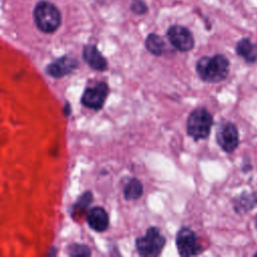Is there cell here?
<instances>
[{
    "label": "cell",
    "instance_id": "1",
    "mask_svg": "<svg viewBox=\"0 0 257 257\" xmlns=\"http://www.w3.org/2000/svg\"><path fill=\"white\" fill-rule=\"evenodd\" d=\"M229 70V60L223 54L203 56L196 63V71L199 77L205 82H221L228 76Z\"/></svg>",
    "mask_w": 257,
    "mask_h": 257
},
{
    "label": "cell",
    "instance_id": "2",
    "mask_svg": "<svg viewBox=\"0 0 257 257\" xmlns=\"http://www.w3.org/2000/svg\"><path fill=\"white\" fill-rule=\"evenodd\" d=\"M213 125V115L205 107H198L191 111L187 118V134L195 141L209 137Z\"/></svg>",
    "mask_w": 257,
    "mask_h": 257
},
{
    "label": "cell",
    "instance_id": "3",
    "mask_svg": "<svg viewBox=\"0 0 257 257\" xmlns=\"http://www.w3.org/2000/svg\"><path fill=\"white\" fill-rule=\"evenodd\" d=\"M33 17L37 28L44 33L54 32L61 22L59 10L47 1H41L35 6Z\"/></svg>",
    "mask_w": 257,
    "mask_h": 257
},
{
    "label": "cell",
    "instance_id": "4",
    "mask_svg": "<svg viewBox=\"0 0 257 257\" xmlns=\"http://www.w3.org/2000/svg\"><path fill=\"white\" fill-rule=\"evenodd\" d=\"M135 245L141 256L156 257L162 253L166 245V238L158 227H150L144 236L136 239Z\"/></svg>",
    "mask_w": 257,
    "mask_h": 257
},
{
    "label": "cell",
    "instance_id": "5",
    "mask_svg": "<svg viewBox=\"0 0 257 257\" xmlns=\"http://www.w3.org/2000/svg\"><path fill=\"white\" fill-rule=\"evenodd\" d=\"M176 246L181 256H195L203 251V247L198 241L196 233L188 228H181L176 236Z\"/></svg>",
    "mask_w": 257,
    "mask_h": 257
},
{
    "label": "cell",
    "instance_id": "6",
    "mask_svg": "<svg viewBox=\"0 0 257 257\" xmlns=\"http://www.w3.org/2000/svg\"><path fill=\"white\" fill-rule=\"evenodd\" d=\"M108 91L109 89L106 82L97 81L93 86H88L84 89L80 102L87 108L99 110L106 100Z\"/></svg>",
    "mask_w": 257,
    "mask_h": 257
},
{
    "label": "cell",
    "instance_id": "7",
    "mask_svg": "<svg viewBox=\"0 0 257 257\" xmlns=\"http://www.w3.org/2000/svg\"><path fill=\"white\" fill-rule=\"evenodd\" d=\"M216 141L224 152L233 153L239 145V133L237 126L231 121H223L217 130Z\"/></svg>",
    "mask_w": 257,
    "mask_h": 257
},
{
    "label": "cell",
    "instance_id": "8",
    "mask_svg": "<svg viewBox=\"0 0 257 257\" xmlns=\"http://www.w3.org/2000/svg\"><path fill=\"white\" fill-rule=\"evenodd\" d=\"M171 44L179 51L187 52L193 49L195 40L191 31L182 25H173L167 31Z\"/></svg>",
    "mask_w": 257,
    "mask_h": 257
},
{
    "label": "cell",
    "instance_id": "9",
    "mask_svg": "<svg viewBox=\"0 0 257 257\" xmlns=\"http://www.w3.org/2000/svg\"><path fill=\"white\" fill-rule=\"evenodd\" d=\"M77 67L78 61L76 58L68 55H63L50 62L46 66L45 72L53 78H60L67 74H70Z\"/></svg>",
    "mask_w": 257,
    "mask_h": 257
},
{
    "label": "cell",
    "instance_id": "10",
    "mask_svg": "<svg viewBox=\"0 0 257 257\" xmlns=\"http://www.w3.org/2000/svg\"><path fill=\"white\" fill-rule=\"evenodd\" d=\"M86 222L90 229L100 233L107 230L109 225V217L104 208L96 206L87 211Z\"/></svg>",
    "mask_w": 257,
    "mask_h": 257
},
{
    "label": "cell",
    "instance_id": "11",
    "mask_svg": "<svg viewBox=\"0 0 257 257\" xmlns=\"http://www.w3.org/2000/svg\"><path fill=\"white\" fill-rule=\"evenodd\" d=\"M82 57L86 64L97 71H105L107 69V61L97 47L93 44H87L83 47Z\"/></svg>",
    "mask_w": 257,
    "mask_h": 257
},
{
    "label": "cell",
    "instance_id": "12",
    "mask_svg": "<svg viewBox=\"0 0 257 257\" xmlns=\"http://www.w3.org/2000/svg\"><path fill=\"white\" fill-rule=\"evenodd\" d=\"M257 206V195L255 193L243 192L233 200L234 211L240 215L250 212Z\"/></svg>",
    "mask_w": 257,
    "mask_h": 257
},
{
    "label": "cell",
    "instance_id": "13",
    "mask_svg": "<svg viewBox=\"0 0 257 257\" xmlns=\"http://www.w3.org/2000/svg\"><path fill=\"white\" fill-rule=\"evenodd\" d=\"M236 53L248 63L257 62V44L249 38H242L237 42Z\"/></svg>",
    "mask_w": 257,
    "mask_h": 257
},
{
    "label": "cell",
    "instance_id": "14",
    "mask_svg": "<svg viewBox=\"0 0 257 257\" xmlns=\"http://www.w3.org/2000/svg\"><path fill=\"white\" fill-rule=\"evenodd\" d=\"M92 200H93V196L90 191H85L81 196H79L76 202L72 206L71 218L75 221L77 220V218H81L83 213L87 211Z\"/></svg>",
    "mask_w": 257,
    "mask_h": 257
},
{
    "label": "cell",
    "instance_id": "15",
    "mask_svg": "<svg viewBox=\"0 0 257 257\" xmlns=\"http://www.w3.org/2000/svg\"><path fill=\"white\" fill-rule=\"evenodd\" d=\"M144 194L142 182L137 178H131L123 187V197L126 201L140 199Z\"/></svg>",
    "mask_w": 257,
    "mask_h": 257
},
{
    "label": "cell",
    "instance_id": "16",
    "mask_svg": "<svg viewBox=\"0 0 257 257\" xmlns=\"http://www.w3.org/2000/svg\"><path fill=\"white\" fill-rule=\"evenodd\" d=\"M145 45L148 51L156 56H161L166 50L165 41L156 33H151L148 35L145 41Z\"/></svg>",
    "mask_w": 257,
    "mask_h": 257
},
{
    "label": "cell",
    "instance_id": "17",
    "mask_svg": "<svg viewBox=\"0 0 257 257\" xmlns=\"http://www.w3.org/2000/svg\"><path fill=\"white\" fill-rule=\"evenodd\" d=\"M67 254L72 257L79 256H90L91 250L90 248L82 243H72L67 248Z\"/></svg>",
    "mask_w": 257,
    "mask_h": 257
},
{
    "label": "cell",
    "instance_id": "18",
    "mask_svg": "<svg viewBox=\"0 0 257 257\" xmlns=\"http://www.w3.org/2000/svg\"><path fill=\"white\" fill-rule=\"evenodd\" d=\"M132 10L137 14H143L147 11V7L143 1L134 0L133 4H132Z\"/></svg>",
    "mask_w": 257,
    "mask_h": 257
},
{
    "label": "cell",
    "instance_id": "19",
    "mask_svg": "<svg viewBox=\"0 0 257 257\" xmlns=\"http://www.w3.org/2000/svg\"><path fill=\"white\" fill-rule=\"evenodd\" d=\"M70 113H71V106H70L69 102L66 101L65 104H64V106H63V114H64L65 116H69Z\"/></svg>",
    "mask_w": 257,
    "mask_h": 257
},
{
    "label": "cell",
    "instance_id": "20",
    "mask_svg": "<svg viewBox=\"0 0 257 257\" xmlns=\"http://www.w3.org/2000/svg\"><path fill=\"white\" fill-rule=\"evenodd\" d=\"M254 224H255V226H256V228H257V215H256V217H255V219H254Z\"/></svg>",
    "mask_w": 257,
    "mask_h": 257
}]
</instances>
